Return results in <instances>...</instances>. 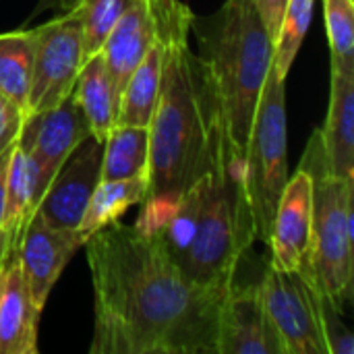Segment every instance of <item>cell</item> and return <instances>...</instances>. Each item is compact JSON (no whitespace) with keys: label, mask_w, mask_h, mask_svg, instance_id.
<instances>
[{"label":"cell","mask_w":354,"mask_h":354,"mask_svg":"<svg viewBox=\"0 0 354 354\" xmlns=\"http://www.w3.org/2000/svg\"><path fill=\"white\" fill-rule=\"evenodd\" d=\"M35 33L37 41L31 87L23 120L35 112L56 108L62 100H66L73 93L85 62L83 23L77 8L35 27Z\"/></svg>","instance_id":"cell-7"},{"label":"cell","mask_w":354,"mask_h":354,"mask_svg":"<svg viewBox=\"0 0 354 354\" xmlns=\"http://www.w3.org/2000/svg\"><path fill=\"white\" fill-rule=\"evenodd\" d=\"M201 58L209 64L224 122L228 158L243 160L263 83L274 64V41L253 0H226L205 21L193 19Z\"/></svg>","instance_id":"cell-3"},{"label":"cell","mask_w":354,"mask_h":354,"mask_svg":"<svg viewBox=\"0 0 354 354\" xmlns=\"http://www.w3.org/2000/svg\"><path fill=\"white\" fill-rule=\"evenodd\" d=\"M353 191L354 178H313V220L301 266L313 286L342 311L354 292Z\"/></svg>","instance_id":"cell-6"},{"label":"cell","mask_w":354,"mask_h":354,"mask_svg":"<svg viewBox=\"0 0 354 354\" xmlns=\"http://www.w3.org/2000/svg\"><path fill=\"white\" fill-rule=\"evenodd\" d=\"M147 185H149L147 174L120 178V180H100V185L89 197V203L85 207V214L77 230L87 241L97 230L118 222L120 216L127 214L133 205L143 203Z\"/></svg>","instance_id":"cell-19"},{"label":"cell","mask_w":354,"mask_h":354,"mask_svg":"<svg viewBox=\"0 0 354 354\" xmlns=\"http://www.w3.org/2000/svg\"><path fill=\"white\" fill-rule=\"evenodd\" d=\"M255 241L243 160L226 153L209 174L195 230L176 261L197 284L232 286L239 263Z\"/></svg>","instance_id":"cell-4"},{"label":"cell","mask_w":354,"mask_h":354,"mask_svg":"<svg viewBox=\"0 0 354 354\" xmlns=\"http://www.w3.org/2000/svg\"><path fill=\"white\" fill-rule=\"evenodd\" d=\"M23 127L21 108L0 91V153L15 145Z\"/></svg>","instance_id":"cell-27"},{"label":"cell","mask_w":354,"mask_h":354,"mask_svg":"<svg viewBox=\"0 0 354 354\" xmlns=\"http://www.w3.org/2000/svg\"><path fill=\"white\" fill-rule=\"evenodd\" d=\"M41 311L33 305L17 253L2 268L0 288V354L37 353Z\"/></svg>","instance_id":"cell-16"},{"label":"cell","mask_w":354,"mask_h":354,"mask_svg":"<svg viewBox=\"0 0 354 354\" xmlns=\"http://www.w3.org/2000/svg\"><path fill=\"white\" fill-rule=\"evenodd\" d=\"M85 243L77 228H54L37 212L33 214L15 253L31 301L39 311H44L62 270Z\"/></svg>","instance_id":"cell-10"},{"label":"cell","mask_w":354,"mask_h":354,"mask_svg":"<svg viewBox=\"0 0 354 354\" xmlns=\"http://www.w3.org/2000/svg\"><path fill=\"white\" fill-rule=\"evenodd\" d=\"M326 31L330 41V66L354 68V2L324 0Z\"/></svg>","instance_id":"cell-24"},{"label":"cell","mask_w":354,"mask_h":354,"mask_svg":"<svg viewBox=\"0 0 354 354\" xmlns=\"http://www.w3.org/2000/svg\"><path fill=\"white\" fill-rule=\"evenodd\" d=\"M91 354H218L230 286L191 280L160 230L114 222L87 239Z\"/></svg>","instance_id":"cell-1"},{"label":"cell","mask_w":354,"mask_h":354,"mask_svg":"<svg viewBox=\"0 0 354 354\" xmlns=\"http://www.w3.org/2000/svg\"><path fill=\"white\" fill-rule=\"evenodd\" d=\"M313 220V178L305 170H297L292 178H288L282 197L276 207L272 234H270V251L272 266L284 272L299 270L305 261L309 234Z\"/></svg>","instance_id":"cell-13"},{"label":"cell","mask_w":354,"mask_h":354,"mask_svg":"<svg viewBox=\"0 0 354 354\" xmlns=\"http://www.w3.org/2000/svg\"><path fill=\"white\" fill-rule=\"evenodd\" d=\"M156 39H158V25H156V12L151 0H133V4L122 12V17L110 29L100 50L104 54L106 68L112 79L118 104L131 73L137 68V64L156 44Z\"/></svg>","instance_id":"cell-14"},{"label":"cell","mask_w":354,"mask_h":354,"mask_svg":"<svg viewBox=\"0 0 354 354\" xmlns=\"http://www.w3.org/2000/svg\"><path fill=\"white\" fill-rule=\"evenodd\" d=\"M317 303H319V322L324 340L328 346V354H354V334L342 319V309L334 305V301L317 290Z\"/></svg>","instance_id":"cell-26"},{"label":"cell","mask_w":354,"mask_h":354,"mask_svg":"<svg viewBox=\"0 0 354 354\" xmlns=\"http://www.w3.org/2000/svg\"><path fill=\"white\" fill-rule=\"evenodd\" d=\"M89 135V122L77 97L71 93L56 108L27 116L17 143L31 156L44 180L50 185L71 151Z\"/></svg>","instance_id":"cell-11"},{"label":"cell","mask_w":354,"mask_h":354,"mask_svg":"<svg viewBox=\"0 0 354 354\" xmlns=\"http://www.w3.org/2000/svg\"><path fill=\"white\" fill-rule=\"evenodd\" d=\"M162 41V81L149 120L147 193L137 226L162 230L185 193L226 156L222 108L209 64L189 46L193 10L151 0Z\"/></svg>","instance_id":"cell-2"},{"label":"cell","mask_w":354,"mask_h":354,"mask_svg":"<svg viewBox=\"0 0 354 354\" xmlns=\"http://www.w3.org/2000/svg\"><path fill=\"white\" fill-rule=\"evenodd\" d=\"M288 118H286V79L270 71L243 158L245 189L255 220V236L270 243L278 201L288 183Z\"/></svg>","instance_id":"cell-5"},{"label":"cell","mask_w":354,"mask_h":354,"mask_svg":"<svg viewBox=\"0 0 354 354\" xmlns=\"http://www.w3.org/2000/svg\"><path fill=\"white\" fill-rule=\"evenodd\" d=\"M0 288H2V272H0Z\"/></svg>","instance_id":"cell-31"},{"label":"cell","mask_w":354,"mask_h":354,"mask_svg":"<svg viewBox=\"0 0 354 354\" xmlns=\"http://www.w3.org/2000/svg\"><path fill=\"white\" fill-rule=\"evenodd\" d=\"M104 143L93 135L83 139L48 185L37 214L54 228H79L91 193L102 180Z\"/></svg>","instance_id":"cell-9"},{"label":"cell","mask_w":354,"mask_h":354,"mask_svg":"<svg viewBox=\"0 0 354 354\" xmlns=\"http://www.w3.org/2000/svg\"><path fill=\"white\" fill-rule=\"evenodd\" d=\"M149 129L114 124L104 141L102 180H120L147 174Z\"/></svg>","instance_id":"cell-21"},{"label":"cell","mask_w":354,"mask_h":354,"mask_svg":"<svg viewBox=\"0 0 354 354\" xmlns=\"http://www.w3.org/2000/svg\"><path fill=\"white\" fill-rule=\"evenodd\" d=\"M218 354H286L263 307L259 284L230 286L218 332Z\"/></svg>","instance_id":"cell-12"},{"label":"cell","mask_w":354,"mask_h":354,"mask_svg":"<svg viewBox=\"0 0 354 354\" xmlns=\"http://www.w3.org/2000/svg\"><path fill=\"white\" fill-rule=\"evenodd\" d=\"M259 292L286 354H328L317 288L303 268L284 272L270 263L259 282Z\"/></svg>","instance_id":"cell-8"},{"label":"cell","mask_w":354,"mask_h":354,"mask_svg":"<svg viewBox=\"0 0 354 354\" xmlns=\"http://www.w3.org/2000/svg\"><path fill=\"white\" fill-rule=\"evenodd\" d=\"M12 147H8L6 151L0 153V272H2V268L6 263V259L10 257L8 241H6V230H4V183H6V172H8V162H10Z\"/></svg>","instance_id":"cell-29"},{"label":"cell","mask_w":354,"mask_h":354,"mask_svg":"<svg viewBox=\"0 0 354 354\" xmlns=\"http://www.w3.org/2000/svg\"><path fill=\"white\" fill-rule=\"evenodd\" d=\"M255 8H257V15L268 31V35L272 37L274 46H276V39H278V33H280V25H282V19H284V12H286V4L288 0H253Z\"/></svg>","instance_id":"cell-28"},{"label":"cell","mask_w":354,"mask_h":354,"mask_svg":"<svg viewBox=\"0 0 354 354\" xmlns=\"http://www.w3.org/2000/svg\"><path fill=\"white\" fill-rule=\"evenodd\" d=\"M313 4H315V0H288V4H286V12H284L280 33H278L276 46H274V64H272V68L282 79L288 77V73L299 56V50H301L303 39L311 25Z\"/></svg>","instance_id":"cell-23"},{"label":"cell","mask_w":354,"mask_h":354,"mask_svg":"<svg viewBox=\"0 0 354 354\" xmlns=\"http://www.w3.org/2000/svg\"><path fill=\"white\" fill-rule=\"evenodd\" d=\"M46 189L48 183L37 164L19 143H15L4 183V230L10 255L17 251L25 226L37 212Z\"/></svg>","instance_id":"cell-17"},{"label":"cell","mask_w":354,"mask_h":354,"mask_svg":"<svg viewBox=\"0 0 354 354\" xmlns=\"http://www.w3.org/2000/svg\"><path fill=\"white\" fill-rule=\"evenodd\" d=\"M81 0H37L31 17L39 15V12H46V10H58V12H68V10H75L79 8Z\"/></svg>","instance_id":"cell-30"},{"label":"cell","mask_w":354,"mask_h":354,"mask_svg":"<svg viewBox=\"0 0 354 354\" xmlns=\"http://www.w3.org/2000/svg\"><path fill=\"white\" fill-rule=\"evenodd\" d=\"M162 81V41L149 48L137 68L131 73L118 104L116 124L149 127Z\"/></svg>","instance_id":"cell-20"},{"label":"cell","mask_w":354,"mask_h":354,"mask_svg":"<svg viewBox=\"0 0 354 354\" xmlns=\"http://www.w3.org/2000/svg\"><path fill=\"white\" fill-rule=\"evenodd\" d=\"M37 33L33 29H17L0 33V91L25 112Z\"/></svg>","instance_id":"cell-22"},{"label":"cell","mask_w":354,"mask_h":354,"mask_svg":"<svg viewBox=\"0 0 354 354\" xmlns=\"http://www.w3.org/2000/svg\"><path fill=\"white\" fill-rule=\"evenodd\" d=\"M131 4L133 0H81L77 10L83 23L85 60L102 50L110 29L116 25V21Z\"/></svg>","instance_id":"cell-25"},{"label":"cell","mask_w":354,"mask_h":354,"mask_svg":"<svg viewBox=\"0 0 354 354\" xmlns=\"http://www.w3.org/2000/svg\"><path fill=\"white\" fill-rule=\"evenodd\" d=\"M324 151V176L354 178V68H332L330 108L317 129Z\"/></svg>","instance_id":"cell-15"},{"label":"cell","mask_w":354,"mask_h":354,"mask_svg":"<svg viewBox=\"0 0 354 354\" xmlns=\"http://www.w3.org/2000/svg\"><path fill=\"white\" fill-rule=\"evenodd\" d=\"M73 95L77 97V102L89 122L91 135L104 143L108 133L116 124L118 97L114 93V85L108 75L106 60H104L102 52L89 56L83 62L81 73L75 83V89H73Z\"/></svg>","instance_id":"cell-18"}]
</instances>
